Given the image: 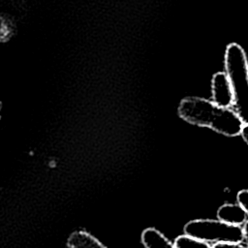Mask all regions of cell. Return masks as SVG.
I'll list each match as a JSON object with an SVG mask.
<instances>
[{
  "label": "cell",
  "mask_w": 248,
  "mask_h": 248,
  "mask_svg": "<svg viewBox=\"0 0 248 248\" xmlns=\"http://www.w3.org/2000/svg\"><path fill=\"white\" fill-rule=\"evenodd\" d=\"M178 115L185 121L203 127L227 137L240 135L244 123L234 110L222 108L214 102L200 97H186L181 100Z\"/></svg>",
  "instance_id": "cell-1"
},
{
  "label": "cell",
  "mask_w": 248,
  "mask_h": 248,
  "mask_svg": "<svg viewBox=\"0 0 248 248\" xmlns=\"http://www.w3.org/2000/svg\"><path fill=\"white\" fill-rule=\"evenodd\" d=\"M225 68L232 91L234 112L248 124V61L239 45L232 43L227 46Z\"/></svg>",
  "instance_id": "cell-2"
},
{
  "label": "cell",
  "mask_w": 248,
  "mask_h": 248,
  "mask_svg": "<svg viewBox=\"0 0 248 248\" xmlns=\"http://www.w3.org/2000/svg\"><path fill=\"white\" fill-rule=\"evenodd\" d=\"M184 233L197 239L220 243H240L243 241V230L240 226H233L214 219H196L184 226Z\"/></svg>",
  "instance_id": "cell-3"
},
{
  "label": "cell",
  "mask_w": 248,
  "mask_h": 248,
  "mask_svg": "<svg viewBox=\"0 0 248 248\" xmlns=\"http://www.w3.org/2000/svg\"><path fill=\"white\" fill-rule=\"evenodd\" d=\"M211 87L213 102L216 105L222 108H229L232 105V91L226 73H216L212 78Z\"/></svg>",
  "instance_id": "cell-4"
},
{
  "label": "cell",
  "mask_w": 248,
  "mask_h": 248,
  "mask_svg": "<svg viewBox=\"0 0 248 248\" xmlns=\"http://www.w3.org/2000/svg\"><path fill=\"white\" fill-rule=\"evenodd\" d=\"M247 216L246 211L238 203H225L217 211L218 220L233 226L244 224Z\"/></svg>",
  "instance_id": "cell-5"
},
{
  "label": "cell",
  "mask_w": 248,
  "mask_h": 248,
  "mask_svg": "<svg viewBox=\"0 0 248 248\" xmlns=\"http://www.w3.org/2000/svg\"><path fill=\"white\" fill-rule=\"evenodd\" d=\"M67 245L68 248H107L96 237L84 231L72 232Z\"/></svg>",
  "instance_id": "cell-6"
},
{
  "label": "cell",
  "mask_w": 248,
  "mask_h": 248,
  "mask_svg": "<svg viewBox=\"0 0 248 248\" xmlns=\"http://www.w3.org/2000/svg\"><path fill=\"white\" fill-rule=\"evenodd\" d=\"M141 242L145 248H175L162 232L154 228H147L142 232Z\"/></svg>",
  "instance_id": "cell-7"
},
{
  "label": "cell",
  "mask_w": 248,
  "mask_h": 248,
  "mask_svg": "<svg viewBox=\"0 0 248 248\" xmlns=\"http://www.w3.org/2000/svg\"><path fill=\"white\" fill-rule=\"evenodd\" d=\"M173 245L175 248H211L207 242L189 236L187 234H182L176 237Z\"/></svg>",
  "instance_id": "cell-8"
},
{
  "label": "cell",
  "mask_w": 248,
  "mask_h": 248,
  "mask_svg": "<svg viewBox=\"0 0 248 248\" xmlns=\"http://www.w3.org/2000/svg\"><path fill=\"white\" fill-rule=\"evenodd\" d=\"M237 203L246 211L248 215V190H241L238 192L237 197Z\"/></svg>",
  "instance_id": "cell-9"
},
{
  "label": "cell",
  "mask_w": 248,
  "mask_h": 248,
  "mask_svg": "<svg viewBox=\"0 0 248 248\" xmlns=\"http://www.w3.org/2000/svg\"><path fill=\"white\" fill-rule=\"evenodd\" d=\"M211 248H245L240 243H232V242H220L215 243Z\"/></svg>",
  "instance_id": "cell-10"
},
{
  "label": "cell",
  "mask_w": 248,
  "mask_h": 248,
  "mask_svg": "<svg viewBox=\"0 0 248 248\" xmlns=\"http://www.w3.org/2000/svg\"><path fill=\"white\" fill-rule=\"evenodd\" d=\"M240 134H241L243 140H245V142L248 144V124L243 125V128H242Z\"/></svg>",
  "instance_id": "cell-11"
},
{
  "label": "cell",
  "mask_w": 248,
  "mask_h": 248,
  "mask_svg": "<svg viewBox=\"0 0 248 248\" xmlns=\"http://www.w3.org/2000/svg\"><path fill=\"white\" fill-rule=\"evenodd\" d=\"M243 230V240H245L246 242V246L248 248V221L245 223Z\"/></svg>",
  "instance_id": "cell-12"
}]
</instances>
